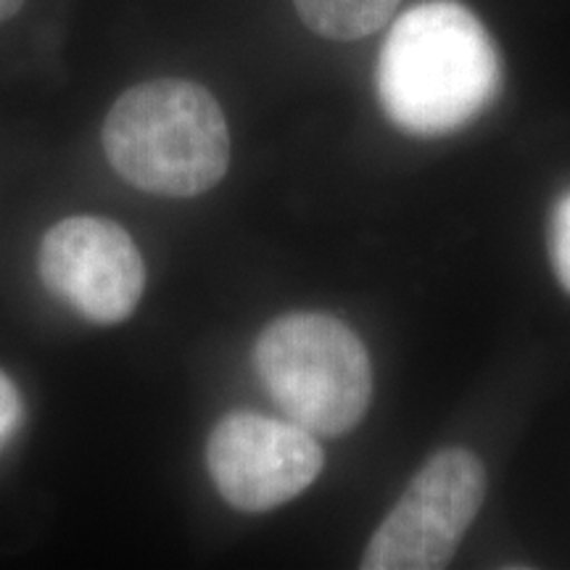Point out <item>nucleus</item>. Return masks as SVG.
I'll use <instances>...</instances> for the list:
<instances>
[{
    "mask_svg": "<svg viewBox=\"0 0 570 570\" xmlns=\"http://www.w3.org/2000/svg\"><path fill=\"white\" fill-rule=\"evenodd\" d=\"M499 56L487 27L454 0L402 13L377 56L375 88L399 130L436 138L473 122L494 101Z\"/></svg>",
    "mask_w": 570,
    "mask_h": 570,
    "instance_id": "obj_1",
    "label": "nucleus"
},
{
    "mask_svg": "<svg viewBox=\"0 0 570 570\" xmlns=\"http://www.w3.org/2000/svg\"><path fill=\"white\" fill-rule=\"evenodd\" d=\"M104 151L132 188L194 198L212 190L230 167V130L209 90L161 77L117 98L104 122Z\"/></svg>",
    "mask_w": 570,
    "mask_h": 570,
    "instance_id": "obj_2",
    "label": "nucleus"
},
{
    "mask_svg": "<svg viewBox=\"0 0 570 570\" xmlns=\"http://www.w3.org/2000/svg\"><path fill=\"white\" fill-rule=\"evenodd\" d=\"M254 365L281 410L317 436H344L373 399V365L352 327L320 312H294L256 338Z\"/></svg>",
    "mask_w": 570,
    "mask_h": 570,
    "instance_id": "obj_3",
    "label": "nucleus"
},
{
    "mask_svg": "<svg viewBox=\"0 0 570 570\" xmlns=\"http://www.w3.org/2000/svg\"><path fill=\"white\" fill-rule=\"evenodd\" d=\"M487 499V473L470 449L433 454L370 539L365 570H436L458 552Z\"/></svg>",
    "mask_w": 570,
    "mask_h": 570,
    "instance_id": "obj_4",
    "label": "nucleus"
},
{
    "mask_svg": "<svg viewBox=\"0 0 570 570\" xmlns=\"http://www.w3.org/2000/svg\"><path fill=\"white\" fill-rule=\"evenodd\" d=\"M323 446L294 420L233 412L212 431L206 468L227 504L267 512L291 502L317 481Z\"/></svg>",
    "mask_w": 570,
    "mask_h": 570,
    "instance_id": "obj_5",
    "label": "nucleus"
},
{
    "mask_svg": "<svg viewBox=\"0 0 570 570\" xmlns=\"http://www.w3.org/2000/svg\"><path fill=\"white\" fill-rule=\"evenodd\" d=\"M38 269L46 288L96 325L132 315L146 288V265L122 225L67 217L42 235Z\"/></svg>",
    "mask_w": 570,
    "mask_h": 570,
    "instance_id": "obj_6",
    "label": "nucleus"
},
{
    "mask_svg": "<svg viewBox=\"0 0 570 570\" xmlns=\"http://www.w3.org/2000/svg\"><path fill=\"white\" fill-rule=\"evenodd\" d=\"M402 0H294L298 19L325 40H360L389 24Z\"/></svg>",
    "mask_w": 570,
    "mask_h": 570,
    "instance_id": "obj_7",
    "label": "nucleus"
},
{
    "mask_svg": "<svg viewBox=\"0 0 570 570\" xmlns=\"http://www.w3.org/2000/svg\"><path fill=\"white\" fill-rule=\"evenodd\" d=\"M550 254L554 275H558L562 288L570 294V194L562 196L552 212Z\"/></svg>",
    "mask_w": 570,
    "mask_h": 570,
    "instance_id": "obj_8",
    "label": "nucleus"
},
{
    "mask_svg": "<svg viewBox=\"0 0 570 570\" xmlns=\"http://www.w3.org/2000/svg\"><path fill=\"white\" fill-rule=\"evenodd\" d=\"M21 423V396L9 375L0 370V449L9 441Z\"/></svg>",
    "mask_w": 570,
    "mask_h": 570,
    "instance_id": "obj_9",
    "label": "nucleus"
},
{
    "mask_svg": "<svg viewBox=\"0 0 570 570\" xmlns=\"http://www.w3.org/2000/svg\"><path fill=\"white\" fill-rule=\"evenodd\" d=\"M21 3H24V0H0V21L11 19L13 13L21 9Z\"/></svg>",
    "mask_w": 570,
    "mask_h": 570,
    "instance_id": "obj_10",
    "label": "nucleus"
}]
</instances>
